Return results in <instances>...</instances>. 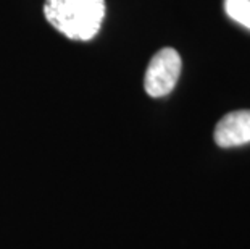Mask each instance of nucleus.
<instances>
[{
  "label": "nucleus",
  "mask_w": 250,
  "mask_h": 249,
  "mask_svg": "<svg viewBox=\"0 0 250 249\" xmlns=\"http://www.w3.org/2000/svg\"><path fill=\"white\" fill-rule=\"evenodd\" d=\"M215 142L221 147L250 142V110H236L223 116L215 128Z\"/></svg>",
  "instance_id": "nucleus-3"
},
{
  "label": "nucleus",
  "mask_w": 250,
  "mask_h": 249,
  "mask_svg": "<svg viewBox=\"0 0 250 249\" xmlns=\"http://www.w3.org/2000/svg\"><path fill=\"white\" fill-rule=\"evenodd\" d=\"M225 12L236 23L250 29V0H225Z\"/></svg>",
  "instance_id": "nucleus-4"
},
{
  "label": "nucleus",
  "mask_w": 250,
  "mask_h": 249,
  "mask_svg": "<svg viewBox=\"0 0 250 249\" xmlns=\"http://www.w3.org/2000/svg\"><path fill=\"white\" fill-rule=\"evenodd\" d=\"M44 15L68 39L90 41L104 23L105 0H45Z\"/></svg>",
  "instance_id": "nucleus-1"
},
{
  "label": "nucleus",
  "mask_w": 250,
  "mask_h": 249,
  "mask_svg": "<svg viewBox=\"0 0 250 249\" xmlns=\"http://www.w3.org/2000/svg\"><path fill=\"white\" fill-rule=\"evenodd\" d=\"M181 67L183 62L174 49L165 47L158 50L148 63L146 78H144V88L148 96L163 97L171 92L179 79Z\"/></svg>",
  "instance_id": "nucleus-2"
}]
</instances>
